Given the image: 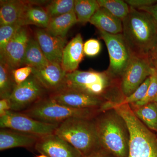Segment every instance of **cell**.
I'll return each instance as SVG.
<instances>
[{"instance_id":"cell-1","label":"cell","mask_w":157,"mask_h":157,"mask_svg":"<svg viewBox=\"0 0 157 157\" xmlns=\"http://www.w3.org/2000/svg\"><path fill=\"white\" fill-rule=\"evenodd\" d=\"M122 23V34L132 56L151 60L157 47V24L153 17L145 11L130 7Z\"/></svg>"},{"instance_id":"cell-2","label":"cell","mask_w":157,"mask_h":157,"mask_svg":"<svg viewBox=\"0 0 157 157\" xmlns=\"http://www.w3.org/2000/svg\"><path fill=\"white\" fill-rule=\"evenodd\" d=\"M62 88L70 89L102 98L116 104L121 103L125 97L121 86V79L114 77L107 70H77L67 73ZM59 89V90H60Z\"/></svg>"},{"instance_id":"cell-3","label":"cell","mask_w":157,"mask_h":157,"mask_svg":"<svg viewBox=\"0 0 157 157\" xmlns=\"http://www.w3.org/2000/svg\"><path fill=\"white\" fill-rule=\"evenodd\" d=\"M94 122L101 147L115 157H128L130 132L121 115L111 108L100 113Z\"/></svg>"},{"instance_id":"cell-4","label":"cell","mask_w":157,"mask_h":157,"mask_svg":"<svg viewBox=\"0 0 157 157\" xmlns=\"http://www.w3.org/2000/svg\"><path fill=\"white\" fill-rule=\"evenodd\" d=\"M55 134L66 140L83 157L101 149L94 118H72L59 124Z\"/></svg>"},{"instance_id":"cell-5","label":"cell","mask_w":157,"mask_h":157,"mask_svg":"<svg viewBox=\"0 0 157 157\" xmlns=\"http://www.w3.org/2000/svg\"><path fill=\"white\" fill-rule=\"evenodd\" d=\"M113 108L124 118L129 128L128 157H157V135L136 117L129 104L117 105Z\"/></svg>"},{"instance_id":"cell-6","label":"cell","mask_w":157,"mask_h":157,"mask_svg":"<svg viewBox=\"0 0 157 157\" xmlns=\"http://www.w3.org/2000/svg\"><path fill=\"white\" fill-rule=\"evenodd\" d=\"M103 112L99 109L70 108L57 103L48 97L21 112L42 122L59 124L72 118L94 119Z\"/></svg>"},{"instance_id":"cell-7","label":"cell","mask_w":157,"mask_h":157,"mask_svg":"<svg viewBox=\"0 0 157 157\" xmlns=\"http://www.w3.org/2000/svg\"><path fill=\"white\" fill-rule=\"evenodd\" d=\"M99 34L105 42L109 53V64L107 70L121 79L132 59V54L122 34L113 35L102 31H99Z\"/></svg>"},{"instance_id":"cell-8","label":"cell","mask_w":157,"mask_h":157,"mask_svg":"<svg viewBox=\"0 0 157 157\" xmlns=\"http://www.w3.org/2000/svg\"><path fill=\"white\" fill-rule=\"evenodd\" d=\"M59 124L42 122L21 112L9 110L0 117V128L41 137L54 134Z\"/></svg>"},{"instance_id":"cell-9","label":"cell","mask_w":157,"mask_h":157,"mask_svg":"<svg viewBox=\"0 0 157 157\" xmlns=\"http://www.w3.org/2000/svg\"><path fill=\"white\" fill-rule=\"evenodd\" d=\"M48 98L59 104L74 109H99L104 112L116 105L102 98L68 88H62L50 93Z\"/></svg>"},{"instance_id":"cell-10","label":"cell","mask_w":157,"mask_h":157,"mask_svg":"<svg viewBox=\"0 0 157 157\" xmlns=\"http://www.w3.org/2000/svg\"><path fill=\"white\" fill-rule=\"evenodd\" d=\"M154 67L147 58L132 56L121 78V86L125 98L133 94L151 75Z\"/></svg>"},{"instance_id":"cell-11","label":"cell","mask_w":157,"mask_h":157,"mask_svg":"<svg viewBox=\"0 0 157 157\" xmlns=\"http://www.w3.org/2000/svg\"><path fill=\"white\" fill-rule=\"evenodd\" d=\"M47 90L33 74L21 84L16 85L9 98L11 110L21 112L45 98Z\"/></svg>"},{"instance_id":"cell-12","label":"cell","mask_w":157,"mask_h":157,"mask_svg":"<svg viewBox=\"0 0 157 157\" xmlns=\"http://www.w3.org/2000/svg\"><path fill=\"white\" fill-rule=\"evenodd\" d=\"M31 37L27 27H21L8 43L3 53L0 55L1 62L13 70L22 66L23 59Z\"/></svg>"},{"instance_id":"cell-13","label":"cell","mask_w":157,"mask_h":157,"mask_svg":"<svg viewBox=\"0 0 157 157\" xmlns=\"http://www.w3.org/2000/svg\"><path fill=\"white\" fill-rule=\"evenodd\" d=\"M34 148L48 157H83L74 147L55 133L39 137Z\"/></svg>"},{"instance_id":"cell-14","label":"cell","mask_w":157,"mask_h":157,"mask_svg":"<svg viewBox=\"0 0 157 157\" xmlns=\"http://www.w3.org/2000/svg\"><path fill=\"white\" fill-rule=\"evenodd\" d=\"M35 39L48 61L61 64L64 49L67 44L66 38L51 35L45 29H37Z\"/></svg>"},{"instance_id":"cell-15","label":"cell","mask_w":157,"mask_h":157,"mask_svg":"<svg viewBox=\"0 0 157 157\" xmlns=\"http://www.w3.org/2000/svg\"><path fill=\"white\" fill-rule=\"evenodd\" d=\"M67 73L61 65L51 62L42 67L33 68L32 71L34 77L50 94L62 87Z\"/></svg>"},{"instance_id":"cell-16","label":"cell","mask_w":157,"mask_h":157,"mask_svg":"<svg viewBox=\"0 0 157 157\" xmlns=\"http://www.w3.org/2000/svg\"><path fill=\"white\" fill-rule=\"evenodd\" d=\"M83 44L81 35L78 33L65 47L61 65L67 73H72L78 69L84 56Z\"/></svg>"},{"instance_id":"cell-17","label":"cell","mask_w":157,"mask_h":157,"mask_svg":"<svg viewBox=\"0 0 157 157\" xmlns=\"http://www.w3.org/2000/svg\"><path fill=\"white\" fill-rule=\"evenodd\" d=\"M39 137L11 129L1 128L0 150L14 147L31 148L35 147Z\"/></svg>"},{"instance_id":"cell-18","label":"cell","mask_w":157,"mask_h":157,"mask_svg":"<svg viewBox=\"0 0 157 157\" xmlns=\"http://www.w3.org/2000/svg\"><path fill=\"white\" fill-rule=\"evenodd\" d=\"M43 3L41 1H30L18 22L20 25H35L42 29L47 28L50 17L44 7L42 6V3Z\"/></svg>"},{"instance_id":"cell-19","label":"cell","mask_w":157,"mask_h":157,"mask_svg":"<svg viewBox=\"0 0 157 157\" xmlns=\"http://www.w3.org/2000/svg\"><path fill=\"white\" fill-rule=\"evenodd\" d=\"M89 22L95 26L99 31L113 35L122 33V21L102 7L96 11Z\"/></svg>"},{"instance_id":"cell-20","label":"cell","mask_w":157,"mask_h":157,"mask_svg":"<svg viewBox=\"0 0 157 157\" xmlns=\"http://www.w3.org/2000/svg\"><path fill=\"white\" fill-rule=\"evenodd\" d=\"M30 1H1L0 25L18 24L20 19Z\"/></svg>"},{"instance_id":"cell-21","label":"cell","mask_w":157,"mask_h":157,"mask_svg":"<svg viewBox=\"0 0 157 157\" xmlns=\"http://www.w3.org/2000/svg\"><path fill=\"white\" fill-rule=\"evenodd\" d=\"M78 23L74 11L51 18L46 30L55 36L66 38L68 31L74 25Z\"/></svg>"},{"instance_id":"cell-22","label":"cell","mask_w":157,"mask_h":157,"mask_svg":"<svg viewBox=\"0 0 157 157\" xmlns=\"http://www.w3.org/2000/svg\"><path fill=\"white\" fill-rule=\"evenodd\" d=\"M48 61L36 39L31 37L23 59L22 66L40 68L48 64Z\"/></svg>"},{"instance_id":"cell-23","label":"cell","mask_w":157,"mask_h":157,"mask_svg":"<svg viewBox=\"0 0 157 157\" xmlns=\"http://www.w3.org/2000/svg\"><path fill=\"white\" fill-rule=\"evenodd\" d=\"M130 107L140 121L150 130L157 133L156 102H151L140 107Z\"/></svg>"},{"instance_id":"cell-24","label":"cell","mask_w":157,"mask_h":157,"mask_svg":"<svg viewBox=\"0 0 157 157\" xmlns=\"http://www.w3.org/2000/svg\"><path fill=\"white\" fill-rule=\"evenodd\" d=\"M100 8L97 0H75L74 10L78 23L85 24L90 22Z\"/></svg>"},{"instance_id":"cell-25","label":"cell","mask_w":157,"mask_h":157,"mask_svg":"<svg viewBox=\"0 0 157 157\" xmlns=\"http://www.w3.org/2000/svg\"><path fill=\"white\" fill-rule=\"evenodd\" d=\"M13 70L0 62V98L9 99L16 86L13 75Z\"/></svg>"},{"instance_id":"cell-26","label":"cell","mask_w":157,"mask_h":157,"mask_svg":"<svg viewBox=\"0 0 157 157\" xmlns=\"http://www.w3.org/2000/svg\"><path fill=\"white\" fill-rule=\"evenodd\" d=\"M100 7L107 9L116 17L123 21L128 14L130 7L122 0H97Z\"/></svg>"},{"instance_id":"cell-27","label":"cell","mask_w":157,"mask_h":157,"mask_svg":"<svg viewBox=\"0 0 157 157\" xmlns=\"http://www.w3.org/2000/svg\"><path fill=\"white\" fill-rule=\"evenodd\" d=\"M74 0H54L48 2L44 8L51 18L74 11Z\"/></svg>"},{"instance_id":"cell-28","label":"cell","mask_w":157,"mask_h":157,"mask_svg":"<svg viewBox=\"0 0 157 157\" xmlns=\"http://www.w3.org/2000/svg\"><path fill=\"white\" fill-rule=\"evenodd\" d=\"M150 77V82L146 95L140 101L135 104L129 105L130 107H140L155 101L157 98V69L155 67Z\"/></svg>"},{"instance_id":"cell-29","label":"cell","mask_w":157,"mask_h":157,"mask_svg":"<svg viewBox=\"0 0 157 157\" xmlns=\"http://www.w3.org/2000/svg\"><path fill=\"white\" fill-rule=\"evenodd\" d=\"M21 27L19 24L1 25L0 27V55L3 53L6 46L17 30Z\"/></svg>"},{"instance_id":"cell-30","label":"cell","mask_w":157,"mask_h":157,"mask_svg":"<svg viewBox=\"0 0 157 157\" xmlns=\"http://www.w3.org/2000/svg\"><path fill=\"white\" fill-rule=\"evenodd\" d=\"M150 82V77L149 76L144 82L143 83L141 84V85L133 94L128 97H126L124 99L123 101L118 105H121V104L131 105V104H135L140 100H142L146 95Z\"/></svg>"},{"instance_id":"cell-31","label":"cell","mask_w":157,"mask_h":157,"mask_svg":"<svg viewBox=\"0 0 157 157\" xmlns=\"http://www.w3.org/2000/svg\"><path fill=\"white\" fill-rule=\"evenodd\" d=\"M101 48V43L96 39H90L83 44L84 54L87 56H96L100 53Z\"/></svg>"},{"instance_id":"cell-32","label":"cell","mask_w":157,"mask_h":157,"mask_svg":"<svg viewBox=\"0 0 157 157\" xmlns=\"http://www.w3.org/2000/svg\"><path fill=\"white\" fill-rule=\"evenodd\" d=\"M33 68L29 66L13 70V75L16 85L21 84L32 75Z\"/></svg>"},{"instance_id":"cell-33","label":"cell","mask_w":157,"mask_h":157,"mask_svg":"<svg viewBox=\"0 0 157 157\" xmlns=\"http://www.w3.org/2000/svg\"><path fill=\"white\" fill-rule=\"evenodd\" d=\"M124 1L130 7L137 10L151 6L157 3V0H125Z\"/></svg>"},{"instance_id":"cell-34","label":"cell","mask_w":157,"mask_h":157,"mask_svg":"<svg viewBox=\"0 0 157 157\" xmlns=\"http://www.w3.org/2000/svg\"><path fill=\"white\" fill-rule=\"evenodd\" d=\"M11 110V104L9 99H1L0 101V117L6 115Z\"/></svg>"},{"instance_id":"cell-35","label":"cell","mask_w":157,"mask_h":157,"mask_svg":"<svg viewBox=\"0 0 157 157\" xmlns=\"http://www.w3.org/2000/svg\"><path fill=\"white\" fill-rule=\"evenodd\" d=\"M138 10L145 11L153 17L157 24V3L148 7H144Z\"/></svg>"},{"instance_id":"cell-36","label":"cell","mask_w":157,"mask_h":157,"mask_svg":"<svg viewBox=\"0 0 157 157\" xmlns=\"http://www.w3.org/2000/svg\"><path fill=\"white\" fill-rule=\"evenodd\" d=\"M85 157H115L106 150L102 148L98 151Z\"/></svg>"},{"instance_id":"cell-37","label":"cell","mask_w":157,"mask_h":157,"mask_svg":"<svg viewBox=\"0 0 157 157\" xmlns=\"http://www.w3.org/2000/svg\"><path fill=\"white\" fill-rule=\"evenodd\" d=\"M151 60L155 67L157 69V47L154 54Z\"/></svg>"},{"instance_id":"cell-38","label":"cell","mask_w":157,"mask_h":157,"mask_svg":"<svg viewBox=\"0 0 157 157\" xmlns=\"http://www.w3.org/2000/svg\"><path fill=\"white\" fill-rule=\"evenodd\" d=\"M36 157H48L44 155H39L37 156Z\"/></svg>"},{"instance_id":"cell-39","label":"cell","mask_w":157,"mask_h":157,"mask_svg":"<svg viewBox=\"0 0 157 157\" xmlns=\"http://www.w3.org/2000/svg\"><path fill=\"white\" fill-rule=\"evenodd\" d=\"M154 102H156V103H157V99H156L155 101H154Z\"/></svg>"}]
</instances>
